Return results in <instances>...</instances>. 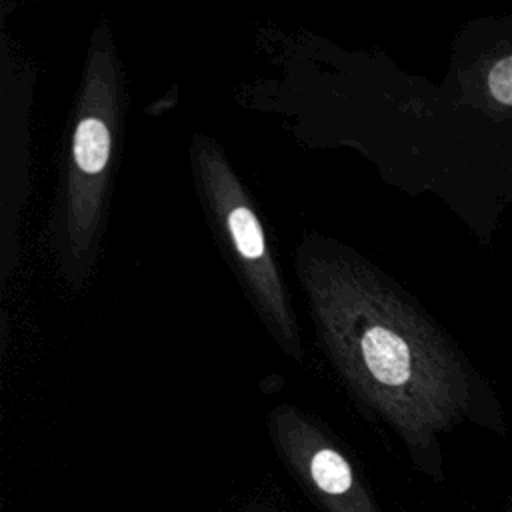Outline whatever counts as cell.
<instances>
[{"label": "cell", "mask_w": 512, "mask_h": 512, "mask_svg": "<svg viewBox=\"0 0 512 512\" xmlns=\"http://www.w3.org/2000/svg\"><path fill=\"white\" fill-rule=\"evenodd\" d=\"M296 270L336 372L354 398L396 432L424 474L444 478L440 434L458 424L506 432L486 380L370 264L342 248L302 246Z\"/></svg>", "instance_id": "obj_1"}, {"label": "cell", "mask_w": 512, "mask_h": 512, "mask_svg": "<svg viewBox=\"0 0 512 512\" xmlns=\"http://www.w3.org/2000/svg\"><path fill=\"white\" fill-rule=\"evenodd\" d=\"M118 110L120 84L114 50L108 40H94L76 108L64 184V248L78 274L100 232Z\"/></svg>", "instance_id": "obj_2"}, {"label": "cell", "mask_w": 512, "mask_h": 512, "mask_svg": "<svg viewBox=\"0 0 512 512\" xmlns=\"http://www.w3.org/2000/svg\"><path fill=\"white\" fill-rule=\"evenodd\" d=\"M194 166L206 202L234 252V260L264 324L286 354L302 358L294 310L270 254L262 222L242 182L232 172L220 148L210 140H196Z\"/></svg>", "instance_id": "obj_3"}, {"label": "cell", "mask_w": 512, "mask_h": 512, "mask_svg": "<svg viewBox=\"0 0 512 512\" xmlns=\"http://www.w3.org/2000/svg\"><path fill=\"white\" fill-rule=\"evenodd\" d=\"M270 436L286 468L324 512H380L344 450L292 404L276 406Z\"/></svg>", "instance_id": "obj_4"}, {"label": "cell", "mask_w": 512, "mask_h": 512, "mask_svg": "<svg viewBox=\"0 0 512 512\" xmlns=\"http://www.w3.org/2000/svg\"><path fill=\"white\" fill-rule=\"evenodd\" d=\"M486 86L496 102L512 106V54L500 58L490 66Z\"/></svg>", "instance_id": "obj_5"}, {"label": "cell", "mask_w": 512, "mask_h": 512, "mask_svg": "<svg viewBox=\"0 0 512 512\" xmlns=\"http://www.w3.org/2000/svg\"><path fill=\"white\" fill-rule=\"evenodd\" d=\"M244 512H276V510H274V508H268V506H264V504H254V506L246 508Z\"/></svg>", "instance_id": "obj_6"}]
</instances>
